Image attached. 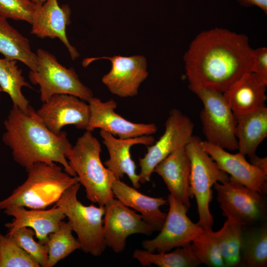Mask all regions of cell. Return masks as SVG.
I'll return each instance as SVG.
<instances>
[{"instance_id":"obj_37","label":"cell","mask_w":267,"mask_h":267,"mask_svg":"<svg viewBox=\"0 0 267 267\" xmlns=\"http://www.w3.org/2000/svg\"><path fill=\"white\" fill-rule=\"evenodd\" d=\"M38 5H42L46 0H31Z\"/></svg>"},{"instance_id":"obj_11","label":"cell","mask_w":267,"mask_h":267,"mask_svg":"<svg viewBox=\"0 0 267 267\" xmlns=\"http://www.w3.org/2000/svg\"><path fill=\"white\" fill-rule=\"evenodd\" d=\"M168 213L160 232L154 238L144 240L143 249L151 252H167L191 244L203 230L187 215L188 209L171 194L167 197Z\"/></svg>"},{"instance_id":"obj_31","label":"cell","mask_w":267,"mask_h":267,"mask_svg":"<svg viewBox=\"0 0 267 267\" xmlns=\"http://www.w3.org/2000/svg\"><path fill=\"white\" fill-rule=\"evenodd\" d=\"M201 264L208 267H222L224 264L212 229H203L191 243Z\"/></svg>"},{"instance_id":"obj_33","label":"cell","mask_w":267,"mask_h":267,"mask_svg":"<svg viewBox=\"0 0 267 267\" xmlns=\"http://www.w3.org/2000/svg\"><path fill=\"white\" fill-rule=\"evenodd\" d=\"M38 6L31 0H0V16L31 24Z\"/></svg>"},{"instance_id":"obj_7","label":"cell","mask_w":267,"mask_h":267,"mask_svg":"<svg viewBox=\"0 0 267 267\" xmlns=\"http://www.w3.org/2000/svg\"><path fill=\"white\" fill-rule=\"evenodd\" d=\"M189 88L204 105L200 118L206 141L224 149L237 150L236 117L223 93L194 85L189 84Z\"/></svg>"},{"instance_id":"obj_18","label":"cell","mask_w":267,"mask_h":267,"mask_svg":"<svg viewBox=\"0 0 267 267\" xmlns=\"http://www.w3.org/2000/svg\"><path fill=\"white\" fill-rule=\"evenodd\" d=\"M99 134L103 139V143L106 147L109 158L104 162V165L117 179L123 178L127 175L133 186L140 188L139 175L136 173V165L132 159L131 148L136 144L147 146L153 144L155 139L151 135L122 139L116 138L110 134L100 130Z\"/></svg>"},{"instance_id":"obj_38","label":"cell","mask_w":267,"mask_h":267,"mask_svg":"<svg viewBox=\"0 0 267 267\" xmlns=\"http://www.w3.org/2000/svg\"><path fill=\"white\" fill-rule=\"evenodd\" d=\"M2 92L1 89L0 88V100L1 98V92Z\"/></svg>"},{"instance_id":"obj_22","label":"cell","mask_w":267,"mask_h":267,"mask_svg":"<svg viewBox=\"0 0 267 267\" xmlns=\"http://www.w3.org/2000/svg\"><path fill=\"white\" fill-rule=\"evenodd\" d=\"M267 84L251 72L223 93L235 116L266 107Z\"/></svg>"},{"instance_id":"obj_17","label":"cell","mask_w":267,"mask_h":267,"mask_svg":"<svg viewBox=\"0 0 267 267\" xmlns=\"http://www.w3.org/2000/svg\"><path fill=\"white\" fill-rule=\"evenodd\" d=\"M71 14L68 5H60L58 0H46L38 6L34 14L31 33L42 39H58L67 48L72 60H75L80 54L70 44L66 35Z\"/></svg>"},{"instance_id":"obj_36","label":"cell","mask_w":267,"mask_h":267,"mask_svg":"<svg viewBox=\"0 0 267 267\" xmlns=\"http://www.w3.org/2000/svg\"><path fill=\"white\" fill-rule=\"evenodd\" d=\"M246 5H256L267 13V0H239Z\"/></svg>"},{"instance_id":"obj_5","label":"cell","mask_w":267,"mask_h":267,"mask_svg":"<svg viewBox=\"0 0 267 267\" xmlns=\"http://www.w3.org/2000/svg\"><path fill=\"white\" fill-rule=\"evenodd\" d=\"M80 185L78 182L67 188L56 205L68 218L81 249L94 257L99 256L107 247L103 233L105 206L83 205L77 198Z\"/></svg>"},{"instance_id":"obj_12","label":"cell","mask_w":267,"mask_h":267,"mask_svg":"<svg viewBox=\"0 0 267 267\" xmlns=\"http://www.w3.org/2000/svg\"><path fill=\"white\" fill-rule=\"evenodd\" d=\"M103 218L106 245L116 253L123 252L127 238L134 234L149 235L154 228L142 219L140 214L114 198L105 206Z\"/></svg>"},{"instance_id":"obj_29","label":"cell","mask_w":267,"mask_h":267,"mask_svg":"<svg viewBox=\"0 0 267 267\" xmlns=\"http://www.w3.org/2000/svg\"><path fill=\"white\" fill-rule=\"evenodd\" d=\"M70 222L61 221L58 229L48 235V258L46 267H52L72 253L81 249V244L72 234Z\"/></svg>"},{"instance_id":"obj_19","label":"cell","mask_w":267,"mask_h":267,"mask_svg":"<svg viewBox=\"0 0 267 267\" xmlns=\"http://www.w3.org/2000/svg\"><path fill=\"white\" fill-rule=\"evenodd\" d=\"M8 216L14 219L5 224L8 233L23 227L33 229L39 241L46 244L48 235L56 231L60 223L66 218L62 210L55 205L48 210H27L22 206H14L4 210Z\"/></svg>"},{"instance_id":"obj_13","label":"cell","mask_w":267,"mask_h":267,"mask_svg":"<svg viewBox=\"0 0 267 267\" xmlns=\"http://www.w3.org/2000/svg\"><path fill=\"white\" fill-rule=\"evenodd\" d=\"M106 59L112 64L110 71L102 78V82L113 94L120 97H133L138 94L141 84L147 78L146 58L142 55L86 58L83 65L86 67L94 60Z\"/></svg>"},{"instance_id":"obj_2","label":"cell","mask_w":267,"mask_h":267,"mask_svg":"<svg viewBox=\"0 0 267 267\" xmlns=\"http://www.w3.org/2000/svg\"><path fill=\"white\" fill-rule=\"evenodd\" d=\"M4 126L2 141L11 150L13 160L20 166L26 169L37 162L57 163L68 174L76 176L67 158L72 145L66 132H52L32 107L26 114L13 105Z\"/></svg>"},{"instance_id":"obj_23","label":"cell","mask_w":267,"mask_h":267,"mask_svg":"<svg viewBox=\"0 0 267 267\" xmlns=\"http://www.w3.org/2000/svg\"><path fill=\"white\" fill-rule=\"evenodd\" d=\"M235 117L237 150L250 157L256 154L259 145L267 137V108Z\"/></svg>"},{"instance_id":"obj_16","label":"cell","mask_w":267,"mask_h":267,"mask_svg":"<svg viewBox=\"0 0 267 267\" xmlns=\"http://www.w3.org/2000/svg\"><path fill=\"white\" fill-rule=\"evenodd\" d=\"M201 145L218 167L230 178L253 190L267 194V174L248 162L245 155L239 152L230 153L206 140H201Z\"/></svg>"},{"instance_id":"obj_27","label":"cell","mask_w":267,"mask_h":267,"mask_svg":"<svg viewBox=\"0 0 267 267\" xmlns=\"http://www.w3.org/2000/svg\"><path fill=\"white\" fill-rule=\"evenodd\" d=\"M247 267L267 266V226L242 230L240 263Z\"/></svg>"},{"instance_id":"obj_24","label":"cell","mask_w":267,"mask_h":267,"mask_svg":"<svg viewBox=\"0 0 267 267\" xmlns=\"http://www.w3.org/2000/svg\"><path fill=\"white\" fill-rule=\"evenodd\" d=\"M0 53L4 58L22 62L31 71L37 69V53L33 51L28 39L0 16Z\"/></svg>"},{"instance_id":"obj_6","label":"cell","mask_w":267,"mask_h":267,"mask_svg":"<svg viewBox=\"0 0 267 267\" xmlns=\"http://www.w3.org/2000/svg\"><path fill=\"white\" fill-rule=\"evenodd\" d=\"M184 148L190 164V186L196 200L197 223L203 229H212L214 223L210 210L212 187L216 182L227 181L229 176L218 167L204 149L198 136L192 135Z\"/></svg>"},{"instance_id":"obj_9","label":"cell","mask_w":267,"mask_h":267,"mask_svg":"<svg viewBox=\"0 0 267 267\" xmlns=\"http://www.w3.org/2000/svg\"><path fill=\"white\" fill-rule=\"evenodd\" d=\"M193 129L191 120L180 110L173 109L170 111L164 134L158 140L147 146L146 153L139 159L140 183L150 181L155 167L172 153L185 146L193 135Z\"/></svg>"},{"instance_id":"obj_15","label":"cell","mask_w":267,"mask_h":267,"mask_svg":"<svg viewBox=\"0 0 267 267\" xmlns=\"http://www.w3.org/2000/svg\"><path fill=\"white\" fill-rule=\"evenodd\" d=\"M36 112L44 124L55 134H59L62 129L69 125L86 130L90 117L89 104L76 96L64 94L53 95Z\"/></svg>"},{"instance_id":"obj_20","label":"cell","mask_w":267,"mask_h":267,"mask_svg":"<svg viewBox=\"0 0 267 267\" xmlns=\"http://www.w3.org/2000/svg\"><path fill=\"white\" fill-rule=\"evenodd\" d=\"M184 147L167 156L153 172L162 178L170 194L189 209L193 196L190 186V164Z\"/></svg>"},{"instance_id":"obj_8","label":"cell","mask_w":267,"mask_h":267,"mask_svg":"<svg viewBox=\"0 0 267 267\" xmlns=\"http://www.w3.org/2000/svg\"><path fill=\"white\" fill-rule=\"evenodd\" d=\"M37 67L28 75L30 82L40 87L43 103L56 94H69L87 101L93 96L91 90L84 85L75 69L67 68L51 53L43 48L37 50Z\"/></svg>"},{"instance_id":"obj_32","label":"cell","mask_w":267,"mask_h":267,"mask_svg":"<svg viewBox=\"0 0 267 267\" xmlns=\"http://www.w3.org/2000/svg\"><path fill=\"white\" fill-rule=\"evenodd\" d=\"M11 234L16 243L30 255L42 267H46L48 258V246L34 239V230L27 227H21Z\"/></svg>"},{"instance_id":"obj_21","label":"cell","mask_w":267,"mask_h":267,"mask_svg":"<svg viewBox=\"0 0 267 267\" xmlns=\"http://www.w3.org/2000/svg\"><path fill=\"white\" fill-rule=\"evenodd\" d=\"M112 190L116 199L140 213L144 221L155 230L161 229L167 214L163 212L160 207L168 203L167 199L147 196L117 178L113 182Z\"/></svg>"},{"instance_id":"obj_25","label":"cell","mask_w":267,"mask_h":267,"mask_svg":"<svg viewBox=\"0 0 267 267\" xmlns=\"http://www.w3.org/2000/svg\"><path fill=\"white\" fill-rule=\"evenodd\" d=\"M17 60L0 58V88L7 93L13 105L28 114L32 106L23 94L22 88H32L22 75V70L17 65Z\"/></svg>"},{"instance_id":"obj_26","label":"cell","mask_w":267,"mask_h":267,"mask_svg":"<svg viewBox=\"0 0 267 267\" xmlns=\"http://www.w3.org/2000/svg\"><path fill=\"white\" fill-rule=\"evenodd\" d=\"M133 257L143 267L155 265L159 267H195L201 264L191 244L177 247L171 253H154L144 249H136Z\"/></svg>"},{"instance_id":"obj_34","label":"cell","mask_w":267,"mask_h":267,"mask_svg":"<svg viewBox=\"0 0 267 267\" xmlns=\"http://www.w3.org/2000/svg\"><path fill=\"white\" fill-rule=\"evenodd\" d=\"M251 72L267 84V48L253 49Z\"/></svg>"},{"instance_id":"obj_4","label":"cell","mask_w":267,"mask_h":267,"mask_svg":"<svg viewBox=\"0 0 267 267\" xmlns=\"http://www.w3.org/2000/svg\"><path fill=\"white\" fill-rule=\"evenodd\" d=\"M101 144L91 132L86 131L78 138L67 158L71 169L85 189L87 198L105 206L115 197L112 185L116 179L100 160Z\"/></svg>"},{"instance_id":"obj_30","label":"cell","mask_w":267,"mask_h":267,"mask_svg":"<svg viewBox=\"0 0 267 267\" xmlns=\"http://www.w3.org/2000/svg\"><path fill=\"white\" fill-rule=\"evenodd\" d=\"M39 264L8 233H0V267H40Z\"/></svg>"},{"instance_id":"obj_35","label":"cell","mask_w":267,"mask_h":267,"mask_svg":"<svg viewBox=\"0 0 267 267\" xmlns=\"http://www.w3.org/2000/svg\"><path fill=\"white\" fill-rule=\"evenodd\" d=\"M250 163L255 167L267 174V157H260L256 154L251 156Z\"/></svg>"},{"instance_id":"obj_3","label":"cell","mask_w":267,"mask_h":267,"mask_svg":"<svg viewBox=\"0 0 267 267\" xmlns=\"http://www.w3.org/2000/svg\"><path fill=\"white\" fill-rule=\"evenodd\" d=\"M26 170L27 179L0 201V210L14 206L45 209L56 203L67 188L79 182L77 176L70 175L55 163L37 162Z\"/></svg>"},{"instance_id":"obj_1","label":"cell","mask_w":267,"mask_h":267,"mask_svg":"<svg viewBox=\"0 0 267 267\" xmlns=\"http://www.w3.org/2000/svg\"><path fill=\"white\" fill-rule=\"evenodd\" d=\"M252 50L244 34L219 28L201 32L184 56L189 84L224 92L251 72Z\"/></svg>"},{"instance_id":"obj_14","label":"cell","mask_w":267,"mask_h":267,"mask_svg":"<svg viewBox=\"0 0 267 267\" xmlns=\"http://www.w3.org/2000/svg\"><path fill=\"white\" fill-rule=\"evenodd\" d=\"M88 102L90 117L86 131L92 132L98 128L122 139L151 135L157 131L154 123H134L117 113V104L113 99L103 101L92 96Z\"/></svg>"},{"instance_id":"obj_10","label":"cell","mask_w":267,"mask_h":267,"mask_svg":"<svg viewBox=\"0 0 267 267\" xmlns=\"http://www.w3.org/2000/svg\"><path fill=\"white\" fill-rule=\"evenodd\" d=\"M214 187L223 215L241 222L243 226L265 219V195L253 190L229 177L225 182H216Z\"/></svg>"},{"instance_id":"obj_28","label":"cell","mask_w":267,"mask_h":267,"mask_svg":"<svg viewBox=\"0 0 267 267\" xmlns=\"http://www.w3.org/2000/svg\"><path fill=\"white\" fill-rule=\"evenodd\" d=\"M243 226L238 221L227 217L222 227L214 231L224 267H234L240 265Z\"/></svg>"}]
</instances>
